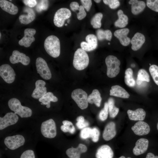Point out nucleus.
I'll list each match as a JSON object with an SVG mask.
<instances>
[{"label":"nucleus","mask_w":158,"mask_h":158,"mask_svg":"<svg viewBox=\"0 0 158 158\" xmlns=\"http://www.w3.org/2000/svg\"><path fill=\"white\" fill-rule=\"evenodd\" d=\"M0 6L3 11L11 15H16L18 12L17 7L7 0H0Z\"/></svg>","instance_id":"393cba45"},{"label":"nucleus","mask_w":158,"mask_h":158,"mask_svg":"<svg viewBox=\"0 0 158 158\" xmlns=\"http://www.w3.org/2000/svg\"><path fill=\"white\" fill-rule=\"evenodd\" d=\"M103 17V14L101 13H96L91 20L90 23L94 28H98L102 25L101 20Z\"/></svg>","instance_id":"c9c22d12"},{"label":"nucleus","mask_w":158,"mask_h":158,"mask_svg":"<svg viewBox=\"0 0 158 158\" xmlns=\"http://www.w3.org/2000/svg\"><path fill=\"white\" fill-rule=\"evenodd\" d=\"M23 3L26 6L30 7H33L37 4V1L35 0H23Z\"/></svg>","instance_id":"09e8293b"},{"label":"nucleus","mask_w":158,"mask_h":158,"mask_svg":"<svg viewBox=\"0 0 158 158\" xmlns=\"http://www.w3.org/2000/svg\"><path fill=\"white\" fill-rule=\"evenodd\" d=\"M36 32V30L33 28H26L24 31V36L18 42L20 46L26 47H30L35 40L34 35Z\"/></svg>","instance_id":"9b49d317"},{"label":"nucleus","mask_w":158,"mask_h":158,"mask_svg":"<svg viewBox=\"0 0 158 158\" xmlns=\"http://www.w3.org/2000/svg\"><path fill=\"white\" fill-rule=\"evenodd\" d=\"M87 149L85 145L80 143L79 144L77 148L72 147L68 149L66 153L70 158H80V154L85 152Z\"/></svg>","instance_id":"6ab92c4d"},{"label":"nucleus","mask_w":158,"mask_h":158,"mask_svg":"<svg viewBox=\"0 0 158 158\" xmlns=\"http://www.w3.org/2000/svg\"><path fill=\"white\" fill-rule=\"evenodd\" d=\"M127 113L129 118L131 120L142 121L146 116L145 111L142 108H138L135 111L129 109Z\"/></svg>","instance_id":"b1692460"},{"label":"nucleus","mask_w":158,"mask_h":158,"mask_svg":"<svg viewBox=\"0 0 158 158\" xmlns=\"http://www.w3.org/2000/svg\"><path fill=\"white\" fill-rule=\"evenodd\" d=\"M83 6L87 11H89L92 5V1L91 0H81L80 1Z\"/></svg>","instance_id":"49530a36"},{"label":"nucleus","mask_w":158,"mask_h":158,"mask_svg":"<svg viewBox=\"0 0 158 158\" xmlns=\"http://www.w3.org/2000/svg\"><path fill=\"white\" fill-rule=\"evenodd\" d=\"M24 11L27 13V14L20 15L19 19L21 23L27 25L32 22L35 19V13L32 9L28 7L25 8Z\"/></svg>","instance_id":"4be33fe9"},{"label":"nucleus","mask_w":158,"mask_h":158,"mask_svg":"<svg viewBox=\"0 0 158 158\" xmlns=\"http://www.w3.org/2000/svg\"><path fill=\"white\" fill-rule=\"evenodd\" d=\"M149 141L146 139L140 138L136 141L133 149V153L135 155H139L146 152L148 146Z\"/></svg>","instance_id":"f3484780"},{"label":"nucleus","mask_w":158,"mask_h":158,"mask_svg":"<svg viewBox=\"0 0 158 158\" xmlns=\"http://www.w3.org/2000/svg\"><path fill=\"white\" fill-rule=\"evenodd\" d=\"M118 158H131L130 157H127V158H126L125 157H124V156H121L120 157Z\"/></svg>","instance_id":"5fc2aeb1"},{"label":"nucleus","mask_w":158,"mask_h":158,"mask_svg":"<svg viewBox=\"0 0 158 158\" xmlns=\"http://www.w3.org/2000/svg\"><path fill=\"white\" fill-rule=\"evenodd\" d=\"M104 4L109 5L111 9H114L118 7L120 5V2L117 0H103Z\"/></svg>","instance_id":"79ce46f5"},{"label":"nucleus","mask_w":158,"mask_h":158,"mask_svg":"<svg viewBox=\"0 0 158 158\" xmlns=\"http://www.w3.org/2000/svg\"><path fill=\"white\" fill-rule=\"evenodd\" d=\"M49 1L48 0H41L37 4L36 10L38 12L46 10L48 8Z\"/></svg>","instance_id":"ea45409f"},{"label":"nucleus","mask_w":158,"mask_h":158,"mask_svg":"<svg viewBox=\"0 0 158 158\" xmlns=\"http://www.w3.org/2000/svg\"><path fill=\"white\" fill-rule=\"evenodd\" d=\"M45 82L42 80H37L35 83V88L32 94L34 98L39 99L47 93V88L45 86Z\"/></svg>","instance_id":"dca6fc26"},{"label":"nucleus","mask_w":158,"mask_h":158,"mask_svg":"<svg viewBox=\"0 0 158 158\" xmlns=\"http://www.w3.org/2000/svg\"><path fill=\"white\" fill-rule=\"evenodd\" d=\"M105 62L107 66V76L110 78L116 76L120 71V61L115 56L109 55L106 58Z\"/></svg>","instance_id":"20e7f679"},{"label":"nucleus","mask_w":158,"mask_h":158,"mask_svg":"<svg viewBox=\"0 0 158 158\" xmlns=\"http://www.w3.org/2000/svg\"><path fill=\"white\" fill-rule=\"evenodd\" d=\"M9 60L12 64L20 62L25 66L28 65L30 61V58L28 56L16 50L13 51L12 55L10 57Z\"/></svg>","instance_id":"4468645a"},{"label":"nucleus","mask_w":158,"mask_h":158,"mask_svg":"<svg viewBox=\"0 0 158 158\" xmlns=\"http://www.w3.org/2000/svg\"><path fill=\"white\" fill-rule=\"evenodd\" d=\"M20 158H35L34 152L32 150H27L22 154Z\"/></svg>","instance_id":"c03bdc74"},{"label":"nucleus","mask_w":158,"mask_h":158,"mask_svg":"<svg viewBox=\"0 0 158 158\" xmlns=\"http://www.w3.org/2000/svg\"><path fill=\"white\" fill-rule=\"evenodd\" d=\"M157 128L158 130V122L157 123Z\"/></svg>","instance_id":"6e6d98bb"},{"label":"nucleus","mask_w":158,"mask_h":158,"mask_svg":"<svg viewBox=\"0 0 158 158\" xmlns=\"http://www.w3.org/2000/svg\"><path fill=\"white\" fill-rule=\"evenodd\" d=\"M36 66L37 72L44 79L48 80L51 77L50 69L45 61L40 57L36 60Z\"/></svg>","instance_id":"0eeeda50"},{"label":"nucleus","mask_w":158,"mask_h":158,"mask_svg":"<svg viewBox=\"0 0 158 158\" xmlns=\"http://www.w3.org/2000/svg\"><path fill=\"white\" fill-rule=\"evenodd\" d=\"M116 125L113 122L109 123L106 126L103 133V138L106 141L109 140L116 135Z\"/></svg>","instance_id":"aec40b11"},{"label":"nucleus","mask_w":158,"mask_h":158,"mask_svg":"<svg viewBox=\"0 0 158 158\" xmlns=\"http://www.w3.org/2000/svg\"><path fill=\"white\" fill-rule=\"evenodd\" d=\"M124 81L126 84L130 87L134 86L135 84V80L133 77V71L130 68H127L125 72Z\"/></svg>","instance_id":"2f4dec72"},{"label":"nucleus","mask_w":158,"mask_h":158,"mask_svg":"<svg viewBox=\"0 0 158 158\" xmlns=\"http://www.w3.org/2000/svg\"><path fill=\"white\" fill-rule=\"evenodd\" d=\"M8 105L11 110L21 118L29 117L32 116V110L28 107L22 106L20 101L16 98H12L9 100Z\"/></svg>","instance_id":"f03ea898"},{"label":"nucleus","mask_w":158,"mask_h":158,"mask_svg":"<svg viewBox=\"0 0 158 158\" xmlns=\"http://www.w3.org/2000/svg\"><path fill=\"white\" fill-rule=\"evenodd\" d=\"M89 58L85 51L82 48L78 49L75 52L73 61L74 67L79 71L83 70L88 66Z\"/></svg>","instance_id":"7ed1b4c3"},{"label":"nucleus","mask_w":158,"mask_h":158,"mask_svg":"<svg viewBox=\"0 0 158 158\" xmlns=\"http://www.w3.org/2000/svg\"><path fill=\"white\" fill-rule=\"evenodd\" d=\"M129 32L128 28H123L116 30L114 32V35L119 39L122 45L127 46L129 44L131 41L130 39L127 36Z\"/></svg>","instance_id":"a211bd4d"},{"label":"nucleus","mask_w":158,"mask_h":158,"mask_svg":"<svg viewBox=\"0 0 158 158\" xmlns=\"http://www.w3.org/2000/svg\"><path fill=\"white\" fill-rule=\"evenodd\" d=\"M114 153L110 147L107 145H103L97 150L96 154V158H113Z\"/></svg>","instance_id":"412c9836"},{"label":"nucleus","mask_w":158,"mask_h":158,"mask_svg":"<svg viewBox=\"0 0 158 158\" xmlns=\"http://www.w3.org/2000/svg\"><path fill=\"white\" fill-rule=\"evenodd\" d=\"M149 71L154 82L158 85V66L154 64L151 65Z\"/></svg>","instance_id":"e433bc0d"},{"label":"nucleus","mask_w":158,"mask_h":158,"mask_svg":"<svg viewBox=\"0 0 158 158\" xmlns=\"http://www.w3.org/2000/svg\"><path fill=\"white\" fill-rule=\"evenodd\" d=\"M58 101L56 97L54 96L51 92H47L45 95L39 99V101L41 102V104L46 105V107L49 108L50 107V102H56Z\"/></svg>","instance_id":"cd10ccee"},{"label":"nucleus","mask_w":158,"mask_h":158,"mask_svg":"<svg viewBox=\"0 0 158 158\" xmlns=\"http://www.w3.org/2000/svg\"><path fill=\"white\" fill-rule=\"evenodd\" d=\"M70 6L71 10L73 11L78 10L80 7L78 3L75 1L71 2Z\"/></svg>","instance_id":"8fccbe9b"},{"label":"nucleus","mask_w":158,"mask_h":158,"mask_svg":"<svg viewBox=\"0 0 158 158\" xmlns=\"http://www.w3.org/2000/svg\"><path fill=\"white\" fill-rule=\"evenodd\" d=\"M25 142V139L21 135H17L8 136L4 140V143L9 149L14 150L23 146Z\"/></svg>","instance_id":"1a4fd4ad"},{"label":"nucleus","mask_w":158,"mask_h":158,"mask_svg":"<svg viewBox=\"0 0 158 158\" xmlns=\"http://www.w3.org/2000/svg\"><path fill=\"white\" fill-rule=\"evenodd\" d=\"M128 4L131 5V12L135 15H137L142 11L146 6L145 2L141 1L130 0L129 1Z\"/></svg>","instance_id":"a878e982"},{"label":"nucleus","mask_w":158,"mask_h":158,"mask_svg":"<svg viewBox=\"0 0 158 158\" xmlns=\"http://www.w3.org/2000/svg\"><path fill=\"white\" fill-rule=\"evenodd\" d=\"M147 6L152 10L158 12V0L146 1Z\"/></svg>","instance_id":"a19ab883"},{"label":"nucleus","mask_w":158,"mask_h":158,"mask_svg":"<svg viewBox=\"0 0 158 158\" xmlns=\"http://www.w3.org/2000/svg\"><path fill=\"white\" fill-rule=\"evenodd\" d=\"M98 90L94 89L88 97V103L92 104H94L97 107H99L102 100Z\"/></svg>","instance_id":"c85d7f7f"},{"label":"nucleus","mask_w":158,"mask_h":158,"mask_svg":"<svg viewBox=\"0 0 158 158\" xmlns=\"http://www.w3.org/2000/svg\"><path fill=\"white\" fill-rule=\"evenodd\" d=\"M65 26L67 25V24H65Z\"/></svg>","instance_id":"bf43d9fd"},{"label":"nucleus","mask_w":158,"mask_h":158,"mask_svg":"<svg viewBox=\"0 0 158 158\" xmlns=\"http://www.w3.org/2000/svg\"><path fill=\"white\" fill-rule=\"evenodd\" d=\"M92 131V128L86 127L83 128L80 133V137L83 139H86L91 138Z\"/></svg>","instance_id":"58836bf2"},{"label":"nucleus","mask_w":158,"mask_h":158,"mask_svg":"<svg viewBox=\"0 0 158 158\" xmlns=\"http://www.w3.org/2000/svg\"><path fill=\"white\" fill-rule=\"evenodd\" d=\"M94 1L97 3H99L101 2V0H95Z\"/></svg>","instance_id":"864d4df0"},{"label":"nucleus","mask_w":158,"mask_h":158,"mask_svg":"<svg viewBox=\"0 0 158 158\" xmlns=\"http://www.w3.org/2000/svg\"><path fill=\"white\" fill-rule=\"evenodd\" d=\"M69 21H70V20H68V23H69Z\"/></svg>","instance_id":"4d7b16f0"},{"label":"nucleus","mask_w":158,"mask_h":158,"mask_svg":"<svg viewBox=\"0 0 158 158\" xmlns=\"http://www.w3.org/2000/svg\"><path fill=\"white\" fill-rule=\"evenodd\" d=\"M100 135V132L98 129L96 127L92 128V131L91 138L92 141L94 142L98 141Z\"/></svg>","instance_id":"37998d69"},{"label":"nucleus","mask_w":158,"mask_h":158,"mask_svg":"<svg viewBox=\"0 0 158 158\" xmlns=\"http://www.w3.org/2000/svg\"><path fill=\"white\" fill-rule=\"evenodd\" d=\"M71 97L81 109H84L88 106L87 94L83 90L77 89L73 91Z\"/></svg>","instance_id":"39448f33"},{"label":"nucleus","mask_w":158,"mask_h":158,"mask_svg":"<svg viewBox=\"0 0 158 158\" xmlns=\"http://www.w3.org/2000/svg\"><path fill=\"white\" fill-rule=\"evenodd\" d=\"M44 49L47 53L53 58H57L60 54V44L59 39L56 36H48L44 43Z\"/></svg>","instance_id":"f257e3e1"},{"label":"nucleus","mask_w":158,"mask_h":158,"mask_svg":"<svg viewBox=\"0 0 158 158\" xmlns=\"http://www.w3.org/2000/svg\"><path fill=\"white\" fill-rule=\"evenodd\" d=\"M18 119V117L15 113H6L3 117H0V130L3 129L8 126L16 124Z\"/></svg>","instance_id":"ddd939ff"},{"label":"nucleus","mask_w":158,"mask_h":158,"mask_svg":"<svg viewBox=\"0 0 158 158\" xmlns=\"http://www.w3.org/2000/svg\"><path fill=\"white\" fill-rule=\"evenodd\" d=\"M0 75L4 81L8 83H13L16 74L13 69L8 64H4L0 67Z\"/></svg>","instance_id":"9d476101"},{"label":"nucleus","mask_w":158,"mask_h":158,"mask_svg":"<svg viewBox=\"0 0 158 158\" xmlns=\"http://www.w3.org/2000/svg\"><path fill=\"white\" fill-rule=\"evenodd\" d=\"M131 129L135 134L141 136L148 134L150 131V128L146 122L139 121L132 127Z\"/></svg>","instance_id":"2eb2a0df"},{"label":"nucleus","mask_w":158,"mask_h":158,"mask_svg":"<svg viewBox=\"0 0 158 158\" xmlns=\"http://www.w3.org/2000/svg\"><path fill=\"white\" fill-rule=\"evenodd\" d=\"M78 10L79 12L77 14V18L79 20H82L86 16V13L82 5L80 6Z\"/></svg>","instance_id":"a18cd8bd"},{"label":"nucleus","mask_w":158,"mask_h":158,"mask_svg":"<svg viewBox=\"0 0 158 158\" xmlns=\"http://www.w3.org/2000/svg\"><path fill=\"white\" fill-rule=\"evenodd\" d=\"M108 103L110 116L111 118H114L118 114L119 109L115 106L114 100L113 98H109Z\"/></svg>","instance_id":"72a5a7b5"},{"label":"nucleus","mask_w":158,"mask_h":158,"mask_svg":"<svg viewBox=\"0 0 158 158\" xmlns=\"http://www.w3.org/2000/svg\"><path fill=\"white\" fill-rule=\"evenodd\" d=\"M110 92V95L123 98H128L130 96L129 94L125 89L118 85L112 86Z\"/></svg>","instance_id":"bb28decb"},{"label":"nucleus","mask_w":158,"mask_h":158,"mask_svg":"<svg viewBox=\"0 0 158 158\" xmlns=\"http://www.w3.org/2000/svg\"><path fill=\"white\" fill-rule=\"evenodd\" d=\"M42 134L46 138H52L56 135L55 123L52 119H50L43 122L41 126Z\"/></svg>","instance_id":"423d86ee"},{"label":"nucleus","mask_w":158,"mask_h":158,"mask_svg":"<svg viewBox=\"0 0 158 158\" xmlns=\"http://www.w3.org/2000/svg\"><path fill=\"white\" fill-rule=\"evenodd\" d=\"M71 11L66 8H61L55 13L54 16L53 21L55 25L58 27L63 26L65 21L71 16Z\"/></svg>","instance_id":"6e6552de"},{"label":"nucleus","mask_w":158,"mask_h":158,"mask_svg":"<svg viewBox=\"0 0 158 158\" xmlns=\"http://www.w3.org/2000/svg\"><path fill=\"white\" fill-rule=\"evenodd\" d=\"M150 81L149 75L146 71L143 69H140L138 72L136 79L137 84L139 85L143 81L149 82Z\"/></svg>","instance_id":"7c9ffc66"},{"label":"nucleus","mask_w":158,"mask_h":158,"mask_svg":"<svg viewBox=\"0 0 158 158\" xmlns=\"http://www.w3.org/2000/svg\"><path fill=\"white\" fill-rule=\"evenodd\" d=\"M146 158H158V156H155L152 153L149 152L147 154Z\"/></svg>","instance_id":"3c124183"},{"label":"nucleus","mask_w":158,"mask_h":158,"mask_svg":"<svg viewBox=\"0 0 158 158\" xmlns=\"http://www.w3.org/2000/svg\"><path fill=\"white\" fill-rule=\"evenodd\" d=\"M63 124L61 126V130L64 132H69L71 134H73L75 131V128L71 121L65 120L62 121Z\"/></svg>","instance_id":"f704fd0d"},{"label":"nucleus","mask_w":158,"mask_h":158,"mask_svg":"<svg viewBox=\"0 0 158 158\" xmlns=\"http://www.w3.org/2000/svg\"><path fill=\"white\" fill-rule=\"evenodd\" d=\"M145 41V37L142 34L139 32L136 33L132 38L130 42L132 44L131 49L134 51L139 49Z\"/></svg>","instance_id":"5701e85b"},{"label":"nucleus","mask_w":158,"mask_h":158,"mask_svg":"<svg viewBox=\"0 0 158 158\" xmlns=\"http://www.w3.org/2000/svg\"><path fill=\"white\" fill-rule=\"evenodd\" d=\"M1 33L0 32V38H1Z\"/></svg>","instance_id":"13d9d810"},{"label":"nucleus","mask_w":158,"mask_h":158,"mask_svg":"<svg viewBox=\"0 0 158 158\" xmlns=\"http://www.w3.org/2000/svg\"><path fill=\"white\" fill-rule=\"evenodd\" d=\"M89 125V123L85 120L83 121L77 122L76 124L77 127L79 129H82L86 127Z\"/></svg>","instance_id":"de8ad7c7"},{"label":"nucleus","mask_w":158,"mask_h":158,"mask_svg":"<svg viewBox=\"0 0 158 158\" xmlns=\"http://www.w3.org/2000/svg\"><path fill=\"white\" fill-rule=\"evenodd\" d=\"M96 33L98 39L99 40L105 39L110 41L111 39L112 34L109 30H103L99 29L97 31Z\"/></svg>","instance_id":"473e14b6"},{"label":"nucleus","mask_w":158,"mask_h":158,"mask_svg":"<svg viewBox=\"0 0 158 158\" xmlns=\"http://www.w3.org/2000/svg\"><path fill=\"white\" fill-rule=\"evenodd\" d=\"M85 120L84 117L82 116H78L76 118L77 122L83 121Z\"/></svg>","instance_id":"603ef678"},{"label":"nucleus","mask_w":158,"mask_h":158,"mask_svg":"<svg viewBox=\"0 0 158 158\" xmlns=\"http://www.w3.org/2000/svg\"><path fill=\"white\" fill-rule=\"evenodd\" d=\"M108 104L107 102L104 104V107L100 111L99 114V118L102 121L105 120L107 118L108 114Z\"/></svg>","instance_id":"4c0bfd02"},{"label":"nucleus","mask_w":158,"mask_h":158,"mask_svg":"<svg viewBox=\"0 0 158 158\" xmlns=\"http://www.w3.org/2000/svg\"><path fill=\"white\" fill-rule=\"evenodd\" d=\"M118 19L114 23L115 26L120 28H123L126 27L128 24V18L124 14L123 11L121 10L117 12Z\"/></svg>","instance_id":"c756f323"},{"label":"nucleus","mask_w":158,"mask_h":158,"mask_svg":"<svg viewBox=\"0 0 158 158\" xmlns=\"http://www.w3.org/2000/svg\"><path fill=\"white\" fill-rule=\"evenodd\" d=\"M87 42H82L80 43L81 48L85 51H90L93 50L97 46V37L94 34H90L85 37Z\"/></svg>","instance_id":"f8f14e48"}]
</instances>
